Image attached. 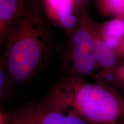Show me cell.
I'll return each instance as SVG.
<instances>
[{"instance_id": "1", "label": "cell", "mask_w": 124, "mask_h": 124, "mask_svg": "<svg viewBox=\"0 0 124 124\" xmlns=\"http://www.w3.org/2000/svg\"><path fill=\"white\" fill-rule=\"evenodd\" d=\"M49 23L27 9L0 40V64L17 85H25L40 72L53 54L55 40Z\"/></svg>"}, {"instance_id": "2", "label": "cell", "mask_w": 124, "mask_h": 124, "mask_svg": "<svg viewBox=\"0 0 124 124\" xmlns=\"http://www.w3.org/2000/svg\"><path fill=\"white\" fill-rule=\"evenodd\" d=\"M43 103L91 124H124V98L110 84L66 75L51 86Z\"/></svg>"}, {"instance_id": "3", "label": "cell", "mask_w": 124, "mask_h": 124, "mask_svg": "<svg viewBox=\"0 0 124 124\" xmlns=\"http://www.w3.org/2000/svg\"><path fill=\"white\" fill-rule=\"evenodd\" d=\"M79 22L70 35L67 36L63 55L66 75L88 77L97 80L99 73L95 53L96 32L89 1L78 4Z\"/></svg>"}, {"instance_id": "4", "label": "cell", "mask_w": 124, "mask_h": 124, "mask_svg": "<svg viewBox=\"0 0 124 124\" xmlns=\"http://www.w3.org/2000/svg\"><path fill=\"white\" fill-rule=\"evenodd\" d=\"M9 119L27 124H91L79 116L32 101L4 111Z\"/></svg>"}, {"instance_id": "5", "label": "cell", "mask_w": 124, "mask_h": 124, "mask_svg": "<svg viewBox=\"0 0 124 124\" xmlns=\"http://www.w3.org/2000/svg\"><path fill=\"white\" fill-rule=\"evenodd\" d=\"M47 21L64 31L67 36L72 33L79 22V11L75 0H43Z\"/></svg>"}, {"instance_id": "6", "label": "cell", "mask_w": 124, "mask_h": 124, "mask_svg": "<svg viewBox=\"0 0 124 124\" xmlns=\"http://www.w3.org/2000/svg\"><path fill=\"white\" fill-rule=\"evenodd\" d=\"M94 28L103 41L118 55L121 41L124 38V19L113 18L102 23L94 22Z\"/></svg>"}, {"instance_id": "7", "label": "cell", "mask_w": 124, "mask_h": 124, "mask_svg": "<svg viewBox=\"0 0 124 124\" xmlns=\"http://www.w3.org/2000/svg\"><path fill=\"white\" fill-rule=\"evenodd\" d=\"M26 0H0V40L26 10Z\"/></svg>"}, {"instance_id": "8", "label": "cell", "mask_w": 124, "mask_h": 124, "mask_svg": "<svg viewBox=\"0 0 124 124\" xmlns=\"http://www.w3.org/2000/svg\"><path fill=\"white\" fill-rule=\"evenodd\" d=\"M95 4L102 16H110L124 19V0H95Z\"/></svg>"}, {"instance_id": "9", "label": "cell", "mask_w": 124, "mask_h": 124, "mask_svg": "<svg viewBox=\"0 0 124 124\" xmlns=\"http://www.w3.org/2000/svg\"><path fill=\"white\" fill-rule=\"evenodd\" d=\"M16 86L2 65L0 64V100L1 103L6 102L11 97Z\"/></svg>"}, {"instance_id": "10", "label": "cell", "mask_w": 124, "mask_h": 124, "mask_svg": "<svg viewBox=\"0 0 124 124\" xmlns=\"http://www.w3.org/2000/svg\"><path fill=\"white\" fill-rule=\"evenodd\" d=\"M117 86L124 90V58H121L116 69L108 76L106 83Z\"/></svg>"}, {"instance_id": "11", "label": "cell", "mask_w": 124, "mask_h": 124, "mask_svg": "<svg viewBox=\"0 0 124 124\" xmlns=\"http://www.w3.org/2000/svg\"><path fill=\"white\" fill-rule=\"evenodd\" d=\"M0 118H1V120H0V124H27L22 122L17 121L10 120L7 117L4 110L1 111Z\"/></svg>"}, {"instance_id": "12", "label": "cell", "mask_w": 124, "mask_h": 124, "mask_svg": "<svg viewBox=\"0 0 124 124\" xmlns=\"http://www.w3.org/2000/svg\"><path fill=\"white\" fill-rule=\"evenodd\" d=\"M89 1V0H75V1L77 2V4H78L79 2H83V1Z\"/></svg>"}, {"instance_id": "13", "label": "cell", "mask_w": 124, "mask_h": 124, "mask_svg": "<svg viewBox=\"0 0 124 124\" xmlns=\"http://www.w3.org/2000/svg\"><path fill=\"white\" fill-rule=\"evenodd\" d=\"M26 1H29V0H26Z\"/></svg>"}]
</instances>
